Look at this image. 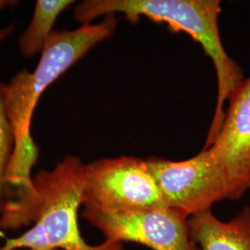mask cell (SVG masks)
<instances>
[{
    "mask_svg": "<svg viewBox=\"0 0 250 250\" xmlns=\"http://www.w3.org/2000/svg\"><path fill=\"white\" fill-rule=\"evenodd\" d=\"M84 168L79 157L68 155L52 170L35 174L32 188L9 201L0 214V230L32 227L0 250H124V244L106 240L90 245L81 233Z\"/></svg>",
    "mask_w": 250,
    "mask_h": 250,
    "instance_id": "cell-1",
    "label": "cell"
},
{
    "mask_svg": "<svg viewBox=\"0 0 250 250\" xmlns=\"http://www.w3.org/2000/svg\"><path fill=\"white\" fill-rule=\"evenodd\" d=\"M115 15L98 23L83 24L74 30L54 31L40 54L33 72L21 70L7 83L6 109L15 135V147L8 173L13 195L32 188L33 169L39 148L33 139L32 120L45 90L70 70L96 45L111 38L116 31Z\"/></svg>",
    "mask_w": 250,
    "mask_h": 250,
    "instance_id": "cell-2",
    "label": "cell"
},
{
    "mask_svg": "<svg viewBox=\"0 0 250 250\" xmlns=\"http://www.w3.org/2000/svg\"><path fill=\"white\" fill-rule=\"evenodd\" d=\"M221 11L219 0H84L75 6L73 19L83 25L117 13L131 23L146 18L167 24L173 33L188 34L201 45L214 65L217 78V103L204 146L208 148L220 132L226 103L246 79L241 67L223 45L219 30Z\"/></svg>",
    "mask_w": 250,
    "mask_h": 250,
    "instance_id": "cell-3",
    "label": "cell"
},
{
    "mask_svg": "<svg viewBox=\"0 0 250 250\" xmlns=\"http://www.w3.org/2000/svg\"><path fill=\"white\" fill-rule=\"evenodd\" d=\"M146 161L166 206L188 217L211 209L217 202L240 198L209 148L186 161Z\"/></svg>",
    "mask_w": 250,
    "mask_h": 250,
    "instance_id": "cell-4",
    "label": "cell"
},
{
    "mask_svg": "<svg viewBox=\"0 0 250 250\" xmlns=\"http://www.w3.org/2000/svg\"><path fill=\"white\" fill-rule=\"evenodd\" d=\"M83 207L138 210L167 206L146 161L122 156L85 164Z\"/></svg>",
    "mask_w": 250,
    "mask_h": 250,
    "instance_id": "cell-5",
    "label": "cell"
},
{
    "mask_svg": "<svg viewBox=\"0 0 250 250\" xmlns=\"http://www.w3.org/2000/svg\"><path fill=\"white\" fill-rule=\"evenodd\" d=\"M82 215L106 241L135 243L152 250H200L191 238L189 217L168 207L138 210L83 208Z\"/></svg>",
    "mask_w": 250,
    "mask_h": 250,
    "instance_id": "cell-6",
    "label": "cell"
},
{
    "mask_svg": "<svg viewBox=\"0 0 250 250\" xmlns=\"http://www.w3.org/2000/svg\"><path fill=\"white\" fill-rule=\"evenodd\" d=\"M208 148L241 197L250 189V77L229 99L220 132Z\"/></svg>",
    "mask_w": 250,
    "mask_h": 250,
    "instance_id": "cell-7",
    "label": "cell"
},
{
    "mask_svg": "<svg viewBox=\"0 0 250 250\" xmlns=\"http://www.w3.org/2000/svg\"><path fill=\"white\" fill-rule=\"evenodd\" d=\"M192 240L200 250H250V208L245 207L228 222L211 209L189 217Z\"/></svg>",
    "mask_w": 250,
    "mask_h": 250,
    "instance_id": "cell-8",
    "label": "cell"
},
{
    "mask_svg": "<svg viewBox=\"0 0 250 250\" xmlns=\"http://www.w3.org/2000/svg\"><path fill=\"white\" fill-rule=\"evenodd\" d=\"M74 4L72 0H37L33 17L18 40L19 49L24 58L40 55L49 37L54 25L65 9Z\"/></svg>",
    "mask_w": 250,
    "mask_h": 250,
    "instance_id": "cell-9",
    "label": "cell"
},
{
    "mask_svg": "<svg viewBox=\"0 0 250 250\" xmlns=\"http://www.w3.org/2000/svg\"><path fill=\"white\" fill-rule=\"evenodd\" d=\"M6 94L7 83L0 81V214L13 199L8 173L15 147V135L6 109Z\"/></svg>",
    "mask_w": 250,
    "mask_h": 250,
    "instance_id": "cell-10",
    "label": "cell"
},
{
    "mask_svg": "<svg viewBox=\"0 0 250 250\" xmlns=\"http://www.w3.org/2000/svg\"><path fill=\"white\" fill-rule=\"evenodd\" d=\"M18 1L15 0H0V11L6 9H11L18 5ZM15 24H9L8 26L0 29V43L8 38L15 31Z\"/></svg>",
    "mask_w": 250,
    "mask_h": 250,
    "instance_id": "cell-11",
    "label": "cell"
},
{
    "mask_svg": "<svg viewBox=\"0 0 250 250\" xmlns=\"http://www.w3.org/2000/svg\"></svg>",
    "mask_w": 250,
    "mask_h": 250,
    "instance_id": "cell-12",
    "label": "cell"
}]
</instances>
